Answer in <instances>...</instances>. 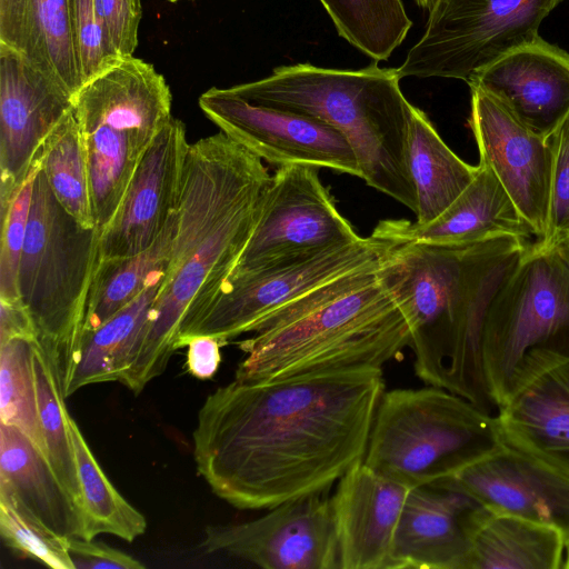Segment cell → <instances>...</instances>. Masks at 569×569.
<instances>
[{"mask_svg": "<svg viewBox=\"0 0 569 569\" xmlns=\"http://www.w3.org/2000/svg\"><path fill=\"white\" fill-rule=\"evenodd\" d=\"M382 369L238 380L208 395L192 433L199 475L238 509L327 491L363 461Z\"/></svg>", "mask_w": 569, "mask_h": 569, "instance_id": "1", "label": "cell"}, {"mask_svg": "<svg viewBox=\"0 0 569 569\" xmlns=\"http://www.w3.org/2000/svg\"><path fill=\"white\" fill-rule=\"evenodd\" d=\"M271 181L262 160L221 131L189 144L168 269L120 381L133 393L163 373L178 338L236 268Z\"/></svg>", "mask_w": 569, "mask_h": 569, "instance_id": "2", "label": "cell"}, {"mask_svg": "<svg viewBox=\"0 0 569 569\" xmlns=\"http://www.w3.org/2000/svg\"><path fill=\"white\" fill-rule=\"evenodd\" d=\"M500 236L465 246L390 242L378 278L408 320L416 376L492 413L482 365L489 307L528 250Z\"/></svg>", "mask_w": 569, "mask_h": 569, "instance_id": "3", "label": "cell"}, {"mask_svg": "<svg viewBox=\"0 0 569 569\" xmlns=\"http://www.w3.org/2000/svg\"><path fill=\"white\" fill-rule=\"evenodd\" d=\"M379 261L308 291L238 342L234 379L380 368L410 346L407 318L378 278Z\"/></svg>", "mask_w": 569, "mask_h": 569, "instance_id": "4", "label": "cell"}, {"mask_svg": "<svg viewBox=\"0 0 569 569\" xmlns=\"http://www.w3.org/2000/svg\"><path fill=\"white\" fill-rule=\"evenodd\" d=\"M397 68L358 70L298 63L229 89L247 101L317 118L351 146L360 178L371 188L417 211L408 166L412 104L401 92Z\"/></svg>", "mask_w": 569, "mask_h": 569, "instance_id": "5", "label": "cell"}, {"mask_svg": "<svg viewBox=\"0 0 569 569\" xmlns=\"http://www.w3.org/2000/svg\"><path fill=\"white\" fill-rule=\"evenodd\" d=\"M496 416L446 389L383 391L363 462L409 488L452 477L503 446Z\"/></svg>", "mask_w": 569, "mask_h": 569, "instance_id": "6", "label": "cell"}, {"mask_svg": "<svg viewBox=\"0 0 569 569\" xmlns=\"http://www.w3.org/2000/svg\"><path fill=\"white\" fill-rule=\"evenodd\" d=\"M482 365L497 409L540 375L569 362V264L529 246L493 298Z\"/></svg>", "mask_w": 569, "mask_h": 569, "instance_id": "7", "label": "cell"}, {"mask_svg": "<svg viewBox=\"0 0 569 569\" xmlns=\"http://www.w3.org/2000/svg\"><path fill=\"white\" fill-rule=\"evenodd\" d=\"M171 101L163 76L133 56L87 81L73 97L100 233L112 220L144 152L171 120Z\"/></svg>", "mask_w": 569, "mask_h": 569, "instance_id": "8", "label": "cell"}, {"mask_svg": "<svg viewBox=\"0 0 569 569\" xmlns=\"http://www.w3.org/2000/svg\"><path fill=\"white\" fill-rule=\"evenodd\" d=\"M100 231L84 228L58 202L40 168L33 182L19 292L62 385L79 346Z\"/></svg>", "mask_w": 569, "mask_h": 569, "instance_id": "9", "label": "cell"}, {"mask_svg": "<svg viewBox=\"0 0 569 569\" xmlns=\"http://www.w3.org/2000/svg\"><path fill=\"white\" fill-rule=\"evenodd\" d=\"M562 1L436 0L398 74L469 83L502 56L539 38L541 22Z\"/></svg>", "mask_w": 569, "mask_h": 569, "instance_id": "10", "label": "cell"}, {"mask_svg": "<svg viewBox=\"0 0 569 569\" xmlns=\"http://www.w3.org/2000/svg\"><path fill=\"white\" fill-rule=\"evenodd\" d=\"M390 242L367 238L306 258L267 268L231 272L212 301L178 338L176 349L196 336L216 338L221 346L253 332L274 311L318 286L379 261Z\"/></svg>", "mask_w": 569, "mask_h": 569, "instance_id": "11", "label": "cell"}, {"mask_svg": "<svg viewBox=\"0 0 569 569\" xmlns=\"http://www.w3.org/2000/svg\"><path fill=\"white\" fill-rule=\"evenodd\" d=\"M319 169L307 164L278 168L234 272L284 263L361 239L338 211Z\"/></svg>", "mask_w": 569, "mask_h": 569, "instance_id": "12", "label": "cell"}, {"mask_svg": "<svg viewBox=\"0 0 569 569\" xmlns=\"http://www.w3.org/2000/svg\"><path fill=\"white\" fill-rule=\"evenodd\" d=\"M201 547L264 569H340L328 490L291 499L247 522L208 526Z\"/></svg>", "mask_w": 569, "mask_h": 569, "instance_id": "13", "label": "cell"}, {"mask_svg": "<svg viewBox=\"0 0 569 569\" xmlns=\"http://www.w3.org/2000/svg\"><path fill=\"white\" fill-rule=\"evenodd\" d=\"M199 107L221 132L261 160L279 167L329 168L360 178L347 139L317 118L251 103L229 88H210L200 96Z\"/></svg>", "mask_w": 569, "mask_h": 569, "instance_id": "14", "label": "cell"}, {"mask_svg": "<svg viewBox=\"0 0 569 569\" xmlns=\"http://www.w3.org/2000/svg\"><path fill=\"white\" fill-rule=\"evenodd\" d=\"M73 97L17 51L0 43V210L28 179Z\"/></svg>", "mask_w": 569, "mask_h": 569, "instance_id": "15", "label": "cell"}, {"mask_svg": "<svg viewBox=\"0 0 569 569\" xmlns=\"http://www.w3.org/2000/svg\"><path fill=\"white\" fill-rule=\"evenodd\" d=\"M491 513L452 477L410 489L390 569H467L475 535Z\"/></svg>", "mask_w": 569, "mask_h": 569, "instance_id": "16", "label": "cell"}, {"mask_svg": "<svg viewBox=\"0 0 569 569\" xmlns=\"http://www.w3.org/2000/svg\"><path fill=\"white\" fill-rule=\"evenodd\" d=\"M472 129L480 162L498 178L532 227L536 238L547 227L552 148L545 137L516 118L488 92L470 87Z\"/></svg>", "mask_w": 569, "mask_h": 569, "instance_id": "17", "label": "cell"}, {"mask_svg": "<svg viewBox=\"0 0 569 569\" xmlns=\"http://www.w3.org/2000/svg\"><path fill=\"white\" fill-rule=\"evenodd\" d=\"M189 144L184 123L172 117L144 152L101 232L99 259L138 254L159 239L178 210Z\"/></svg>", "mask_w": 569, "mask_h": 569, "instance_id": "18", "label": "cell"}, {"mask_svg": "<svg viewBox=\"0 0 569 569\" xmlns=\"http://www.w3.org/2000/svg\"><path fill=\"white\" fill-rule=\"evenodd\" d=\"M453 480L492 513L557 529L569 550V476L506 443Z\"/></svg>", "mask_w": 569, "mask_h": 569, "instance_id": "19", "label": "cell"}, {"mask_svg": "<svg viewBox=\"0 0 569 569\" xmlns=\"http://www.w3.org/2000/svg\"><path fill=\"white\" fill-rule=\"evenodd\" d=\"M468 84L495 97L545 137L569 116V53L540 37L502 56Z\"/></svg>", "mask_w": 569, "mask_h": 569, "instance_id": "20", "label": "cell"}, {"mask_svg": "<svg viewBox=\"0 0 569 569\" xmlns=\"http://www.w3.org/2000/svg\"><path fill=\"white\" fill-rule=\"evenodd\" d=\"M410 489L363 461L338 480L331 500L340 569H390L393 538Z\"/></svg>", "mask_w": 569, "mask_h": 569, "instance_id": "21", "label": "cell"}, {"mask_svg": "<svg viewBox=\"0 0 569 569\" xmlns=\"http://www.w3.org/2000/svg\"><path fill=\"white\" fill-rule=\"evenodd\" d=\"M372 234L392 243L465 246L500 236L536 237L495 173L479 161L466 189L437 218L427 222L381 220Z\"/></svg>", "mask_w": 569, "mask_h": 569, "instance_id": "22", "label": "cell"}, {"mask_svg": "<svg viewBox=\"0 0 569 569\" xmlns=\"http://www.w3.org/2000/svg\"><path fill=\"white\" fill-rule=\"evenodd\" d=\"M496 418L507 446L569 476V362L532 380Z\"/></svg>", "mask_w": 569, "mask_h": 569, "instance_id": "23", "label": "cell"}, {"mask_svg": "<svg viewBox=\"0 0 569 569\" xmlns=\"http://www.w3.org/2000/svg\"><path fill=\"white\" fill-rule=\"evenodd\" d=\"M0 43L59 82L72 97L83 86L68 0H0Z\"/></svg>", "mask_w": 569, "mask_h": 569, "instance_id": "24", "label": "cell"}, {"mask_svg": "<svg viewBox=\"0 0 569 569\" xmlns=\"http://www.w3.org/2000/svg\"><path fill=\"white\" fill-rule=\"evenodd\" d=\"M0 488L54 532L83 538L81 512L48 458L19 429L1 422Z\"/></svg>", "mask_w": 569, "mask_h": 569, "instance_id": "25", "label": "cell"}, {"mask_svg": "<svg viewBox=\"0 0 569 569\" xmlns=\"http://www.w3.org/2000/svg\"><path fill=\"white\" fill-rule=\"evenodd\" d=\"M162 281L150 286L96 330L81 333L63 383L66 398L88 385L121 381L142 339Z\"/></svg>", "mask_w": 569, "mask_h": 569, "instance_id": "26", "label": "cell"}, {"mask_svg": "<svg viewBox=\"0 0 569 569\" xmlns=\"http://www.w3.org/2000/svg\"><path fill=\"white\" fill-rule=\"evenodd\" d=\"M408 166L417 196V222L443 212L475 178L478 166L461 160L440 138L427 114L412 106Z\"/></svg>", "mask_w": 569, "mask_h": 569, "instance_id": "27", "label": "cell"}, {"mask_svg": "<svg viewBox=\"0 0 569 569\" xmlns=\"http://www.w3.org/2000/svg\"><path fill=\"white\" fill-rule=\"evenodd\" d=\"M565 551L557 529L491 513L475 535L467 569H560Z\"/></svg>", "mask_w": 569, "mask_h": 569, "instance_id": "28", "label": "cell"}, {"mask_svg": "<svg viewBox=\"0 0 569 569\" xmlns=\"http://www.w3.org/2000/svg\"><path fill=\"white\" fill-rule=\"evenodd\" d=\"M176 216L147 250L128 257L99 259L86 306L82 332L96 330L163 280L168 269Z\"/></svg>", "mask_w": 569, "mask_h": 569, "instance_id": "29", "label": "cell"}, {"mask_svg": "<svg viewBox=\"0 0 569 569\" xmlns=\"http://www.w3.org/2000/svg\"><path fill=\"white\" fill-rule=\"evenodd\" d=\"M67 420L81 495L83 539L108 533L132 542L147 530L144 516L110 482L70 413Z\"/></svg>", "mask_w": 569, "mask_h": 569, "instance_id": "30", "label": "cell"}, {"mask_svg": "<svg viewBox=\"0 0 569 569\" xmlns=\"http://www.w3.org/2000/svg\"><path fill=\"white\" fill-rule=\"evenodd\" d=\"M36 160L63 209L84 228H96L86 149L73 109L44 140Z\"/></svg>", "mask_w": 569, "mask_h": 569, "instance_id": "31", "label": "cell"}, {"mask_svg": "<svg viewBox=\"0 0 569 569\" xmlns=\"http://www.w3.org/2000/svg\"><path fill=\"white\" fill-rule=\"evenodd\" d=\"M337 32L373 61L387 60L412 21L401 0H319Z\"/></svg>", "mask_w": 569, "mask_h": 569, "instance_id": "32", "label": "cell"}, {"mask_svg": "<svg viewBox=\"0 0 569 569\" xmlns=\"http://www.w3.org/2000/svg\"><path fill=\"white\" fill-rule=\"evenodd\" d=\"M32 363L47 457L59 480L81 512V495L74 450L67 420L69 411L64 403L63 385L56 361L39 340L32 343Z\"/></svg>", "mask_w": 569, "mask_h": 569, "instance_id": "33", "label": "cell"}, {"mask_svg": "<svg viewBox=\"0 0 569 569\" xmlns=\"http://www.w3.org/2000/svg\"><path fill=\"white\" fill-rule=\"evenodd\" d=\"M33 342L12 339L0 345V421L19 429L47 457L32 363Z\"/></svg>", "mask_w": 569, "mask_h": 569, "instance_id": "34", "label": "cell"}, {"mask_svg": "<svg viewBox=\"0 0 569 569\" xmlns=\"http://www.w3.org/2000/svg\"><path fill=\"white\" fill-rule=\"evenodd\" d=\"M0 533L7 547L53 569H74L67 539L37 517L7 489L0 488Z\"/></svg>", "mask_w": 569, "mask_h": 569, "instance_id": "35", "label": "cell"}, {"mask_svg": "<svg viewBox=\"0 0 569 569\" xmlns=\"http://www.w3.org/2000/svg\"><path fill=\"white\" fill-rule=\"evenodd\" d=\"M39 169L36 160L30 174L8 207L1 211L0 298L18 299L19 269L27 236L33 182Z\"/></svg>", "mask_w": 569, "mask_h": 569, "instance_id": "36", "label": "cell"}, {"mask_svg": "<svg viewBox=\"0 0 569 569\" xmlns=\"http://www.w3.org/2000/svg\"><path fill=\"white\" fill-rule=\"evenodd\" d=\"M69 17L83 84L120 59L114 52L96 0H68Z\"/></svg>", "mask_w": 569, "mask_h": 569, "instance_id": "37", "label": "cell"}, {"mask_svg": "<svg viewBox=\"0 0 569 569\" xmlns=\"http://www.w3.org/2000/svg\"><path fill=\"white\" fill-rule=\"evenodd\" d=\"M552 148L547 227L531 243L539 252L555 251L569 238V116L549 137Z\"/></svg>", "mask_w": 569, "mask_h": 569, "instance_id": "38", "label": "cell"}, {"mask_svg": "<svg viewBox=\"0 0 569 569\" xmlns=\"http://www.w3.org/2000/svg\"><path fill=\"white\" fill-rule=\"evenodd\" d=\"M110 43L119 58L133 56L142 16L140 0H96Z\"/></svg>", "mask_w": 569, "mask_h": 569, "instance_id": "39", "label": "cell"}, {"mask_svg": "<svg viewBox=\"0 0 569 569\" xmlns=\"http://www.w3.org/2000/svg\"><path fill=\"white\" fill-rule=\"evenodd\" d=\"M68 553L74 569H143L133 557L103 542L68 537Z\"/></svg>", "mask_w": 569, "mask_h": 569, "instance_id": "40", "label": "cell"}, {"mask_svg": "<svg viewBox=\"0 0 569 569\" xmlns=\"http://www.w3.org/2000/svg\"><path fill=\"white\" fill-rule=\"evenodd\" d=\"M12 339L38 341L39 333L21 298H0V345Z\"/></svg>", "mask_w": 569, "mask_h": 569, "instance_id": "41", "label": "cell"}, {"mask_svg": "<svg viewBox=\"0 0 569 569\" xmlns=\"http://www.w3.org/2000/svg\"><path fill=\"white\" fill-rule=\"evenodd\" d=\"M187 370L198 379H209L221 362V343L213 337L196 336L187 341Z\"/></svg>", "mask_w": 569, "mask_h": 569, "instance_id": "42", "label": "cell"}, {"mask_svg": "<svg viewBox=\"0 0 569 569\" xmlns=\"http://www.w3.org/2000/svg\"><path fill=\"white\" fill-rule=\"evenodd\" d=\"M556 250L560 253V256L569 264V238L566 241H563Z\"/></svg>", "mask_w": 569, "mask_h": 569, "instance_id": "43", "label": "cell"}, {"mask_svg": "<svg viewBox=\"0 0 569 569\" xmlns=\"http://www.w3.org/2000/svg\"><path fill=\"white\" fill-rule=\"evenodd\" d=\"M563 569H569V550L566 551Z\"/></svg>", "mask_w": 569, "mask_h": 569, "instance_id": "44", "label": "cell"}, {"mask_svg": "<svg viewBox=\"0 0 569 569\" xmlns=\"http://www.w3.org/2000/svg\"><path fill=\"white\" fill-rule=\"evenodd\" d=\"M168 1H170V2H177V1H180V0H168Z\"/></svg>", "mask_w": 569, "mask_h": 569, "instance_id": "45", "label": "cell"}]
</instances>
